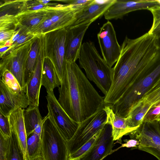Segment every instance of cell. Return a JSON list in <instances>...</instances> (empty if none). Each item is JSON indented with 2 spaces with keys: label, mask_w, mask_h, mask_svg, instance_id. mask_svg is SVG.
Listing matches in <instances>:
<instances>
[{
  "label": "cell",
  "mask_w": 160,
  "mask_h": 160,
  "mask_svg": "<svg viewBox=\"0 0 160 160\" xmlns=\"http://www.w3.org/2000/svg\"><path fill=\"white\" fill-rule=\"evenodd\" d=\"M160 6L158 0H116L104 14L105 18L110 20L121 18L131 12L148 10Z\"/></svg>",
  "instance_id": "7c38bea8"
},
{
  "label": "cell",
  "mask_w": 160,
  "mask_h": 160,
  "mask_svg": "<svg viewBox=\"0 0 160 160\" xmlns=\"http://www.w3.org/2000/svg\"><path fill=\"white\" fill-rule=\"evenodd\" d=\"M36 37L1 58L0 72L5 70L9 71L16 78L23 90H26L24 78L27 60Z\"/></svg>",
  "instance_id": "ba28073f"
},
{
  "label": "cell",
  "mask_w": 160,
  "mask_h": 160,
  "mask_svg": "<svg viewBox=\"0 0 160 160\" xmlns=\"http://www.w3.org/2000/svg\"><path fill=\"white\" fill-rule=\"evenodd\" d=\"M101 131L78 150L69 155L68 156V160H80L82 158L95 144L99 136Z\"/></svg>",
  "instance_id": "4dcf8cb0"
},
{
  "label": "cell",
  "mask_w": 160,
  "mask_h": 160,
  "mask_svg": "<svg viewBox=\"0 0 160 160\" xmlns=\"http://www.w3.org/2000/svg\"><path fill=\"white\" fill-rule=\"evenodd\" d=\"M140 104L147 105L150 109L160 105V75L131 109Z\"/></svg>",
  "instance_id": "cb8c5ba5"
},
{
  "label": "cell",
  "mask_w": 160,
  "mask_h": 160,
  "mask_svg": "<svg viewBox=\"0 0 160 160\" xmlns=\"http://www.w3.org/2000/svg\"><path fill=\"white\" fill-rule=\"evenodd\" d=\"M40 43L36 66L31 77L27 82L26 94L30 107H38L42 85V65L44 57L43 35L40 36Z\"/></svg>",
  "instance_id": "9a60e30c"
},
{
  "label": "cell",
  "mask_w": 160,
  "mask_h": 160,
  "mask_svg": "<svg viewBox=\"0 0 160 160\" xmlns=\"http://www.w3.org/2000/svg\"><path fill=\"white\" fill-rule=\"evenodd\" d=\"M116 0L93 1L79 12L76 19L71 26H77L92 23L104 15L109 8Z\"/></svg>",
  "instance_id": "ac0fdd59"
},
{
  "label": "cell",
  "mask_w": 160,
  "mask_h": 160,
  "mask_svg": "<svg viewBox=\"0 0 160 160\" xmlns=\"http://www.w3.org/2000/svg\"><path fill=\"white\" fill-rule=\"evenodd\" d=\"M23 1L6 0L0 4V16L8 14L16 15L21 11Z\"/></svg>",
  "instance_id": "f546056e"
},
{
  "label": "cell",
  "mask_w": 160,
  "mask_h": 160,
  "mask_svg": "<svg viewBox=\"0 0 160 160\" xmlns=\"http://www.w3.org/2000/svg\"><path fill=\"white\" fill-rule=\"evenodd\" d=\"M11 46H0V57H2L10 49Z\"/></svg>",
  "instance_id": "b9f144b4"
},
{
  "label": "cell",
  "mask_w": 160,
  "mask_h": 160,
  "mask_svg": "<svg viewBox=\"0 0 160 160\" xmlns=\"http://www.w3.org/2000/svg\"><path fill=\"white\" fill-rule=\"evenodd\" d=\"M97 38L102 58L112 67L120 56L121 47L112 23L108 21L100 28Z\"/></svg>",
  "instance_id": "8fae6325"
},
{
  "label": "cell",
  "mask_w": 160,
  "mask_h": 160,
  "mask_svg": "<svg viewBox=\"0 0 160 160\" xmlns=\"http://www.w3.org/2000/svg\"><path fill=\"white\" fill-rule=\"evenodd\" d=\"M23 116L27 137L33 132L41 136L43 125L48 115L42 118L38 107L28 106L23 109Z\"/></svg>",
  "instance_id": "ffe728a7"
},
{
  "label": "cell",
  "mask_w": 160,
  "mask_h": 160,
  "mask_svg": "<svg viewBox=\"0 0 160 160\" xmlns=\"http://www.w3.org/2000/svg\"><path fill=\"white\" fill-rule=\"evenodd\" d=\"M156 122H157L159 123H160V119L158 120Z\"/></svg>",
  "instance_id": "bcb514c9"
},
{
  "label": "cell",
  "mask_w": 160,
  "mask_h": 160,
  "mask_svg": "<svg viewBox=\"0 0 160 160\" xmlns=\"http://www.w3.org/2000/svg\"><path fill=\"white\" fill-rule=\"evenodd\" d=\"M40 43V35L37 36L32 45L27 60L24 78L26 85L35 69L38 55Z\"/></svg>",
  "instance_id": "484cf974"
},
{
  "label": "cell",
  "mask_w": 160,
  "mask_h": 160,
  "mask_svg": "<svg viewBox=\"0 0 160 160\" xmlns=\"http://www.w3.org/2000/svg\"><path fill=\"white\" fill-rule=\"evenodd\" d=\"M150 109L147 105L140 104L134 107L126 118L128 128L132 132L137 130L142 124L145 116Z\"/></svg>",
  "instance_id": "d4e9b609"
},
{
  "label": "cell",
  "mask_w": 160,
  "mask_h": 160,
  "mask_svg": "<svg viewBox=\"0 0 160 160\" xmlns=\"http://www.w3.org/2000/svg\"><path fill=\"white\" fill-rule=\"evenodd\" d=\"M78 60L87 78L94 82L105 96L111 85L113 68L101 57L93 42L82 43Z\"/></svg>",
  "instance_id": "3957f363"
},
{
  "label": "cell",
  "mask_w": 160,
  "mask_h": 160,
  "mask_svg": "<svg viewBox=\"0 0 160 160\" xmlns=\"http://www.w3.org/2000/svg\"><path fill=\"white\" fill-rule=\"evenodd\" d=\"M0 79L12 91L17 94L26 92V90L22 89L16 78L8 70L0 72Z\"/></svg>",
  "instance_id": "f1b7e54d"
},
{
  "label": "cell",
  "mask_w": 160,
  "mask_h": 160,
  "mask_svg": "<svg viewBox=\"0 0 160 160\" xmlns=\"http://www.w3.org/2000/svg\"><path fill=\"white\" fill-rule=\"evenodd\" d=\"M160 119V114L158 115L157 117L154 120V122H157L158 120Z\"/></svg>",
  "instance_id": "ee69618b"
},
{
  "label": "cell",
  "mask_w": 160,
  "mask_h": 160,
  "mask_svg": "<svg viewBox=\"0 0 160 160\" xmlns=\"http://www.w3.org/2000/svg\"><path fill=\"white\" fill-rule=\"evenodd\" d=\"M61 83L52 62L48 58L44 57L42 71V86L45 87L47 92L53 91L54 88L59 87Z\"/></svg>",
  "instance_id": "603a6c76"
},
{
  "label": "cell",
  "mask_w": 160,
  "mask_h": 160,
  "mask_svg": "<svg viewBox=\"0 0 160 160\" xmlns=\"http://www.w3.org/2000/svg\"><path fill=\"white\" fill-rule=\"evenodd\" d=\"M10 138H6L0 134V160H8Z\"/></svg>",
  "instance_id": "8d00e7d4"
},
{
  "label": "cell",
  "mask_w": 160,
  "mask_h": 160,
  "mask_svg": "<svg viewBox=\"0 0 160 160\" xmlns=\"http://www.w3.org/2000/svg\"><path fill=\"white\" fill-rule=\"evenodd\" d=\"M149 11L153 16V21L148 32L158 38L160 37V6L153 8Z\"/></svg>",
  "instance_id": "1f68e13d"
},
{
  "label": "cell",
  "mask_w": 160,
  "mask_h": 160,
  "mask_svg": "<svg viewBox=\"0 0 160 160\" xmlns=\"http://www.w3.org/2000/svg\"><path fill=\"white\" fill-rule=\"evenodd\" d=\"M48 17L51 19L55 30L66 29L75 21L79 11L71 4L57 3L47 6L45 9Z\"/></svg>",
  "instance_id": "4fadbf2b"
},
{
  "label": "cell",
  "mask_w": 160,
  "mask_h": 160,
  "mask_svg": "<svg viewBox=\"0 0 160 160\" xmlns=\"http://www.w3.org/2000/svg\"><path fill=\"white\" fill-rule=\"evenodd\" d=\"M17 30L12 29L0 30V46L4 45L7 41L11 39Z\"/></svg>",
  "instance_id": "ab89813d"
},
{
  "label": "cell",
  "mask_w": 160,
  "mask_h": 160,
  "mask_svg": "<svg viewBox=\"0 0 160 160\" xmlns=\"http://www.w3.org/2000/svg\"><path fill=\"white\" fill-rule=\"evenodd\" d=\"M91 24L70 26L67 29L65 60L76 62L78 59L84 36Z\"/></svg>",
  "instance_id": "e0dca14e"
},
{
  "label": "cell",
  "mask_w": 160,
  "mask_h": 160,
  "mask_svg": "<svg viewBox=\"0 0 160 160\" xmlns=\"http://www.w3.org/2000/svg\"><path fill=\"white\" fill-rule=\"evenodd\" d=\"M41 139V156L44 160H68L67 141L49 116L43 125Z\"/></svg>",
  "instance_id": "5b68a950"
},
{
  "label": "cell",
  "mask_w": 160,
  "mask_h": 160,
  "mask_svg": "<svg viewBox=\"0 0 160 160\" xmlns=\"http://www.w3.org/2000/svg\"><path fill=\"white\" fill-rule=\"evenodd\" d=\"M47 114L54 123L67 141L73 137L79 123L72 119L59 104L53 91L47 92Z\"/></svg>",
  "instance_id": "30bf717a"
},
{
  "label": "cell",
  "mask_w": 160,
  "mask_h": 160,
  "mask_svg": "<svg viewBox=\"0 0 160 160\" xmlns=\"http://www.w3.org/2000/svg\"><path fill=\"white\" fill-rule=\"evenodd\" d=\"M142 78L129 87L111 108L117 115L126 118L132 106L160 75V50L153 65Z\"/></svg>",
  "instance_id": "277c9868"
},
{
  "label": "cell",
  "mask_w": 160,
  "mask_h": 160,
  "mask_svg": "<svg viewBox=\"0 0 160 160\" xmlns=\"http://www.w3.org/2000/svg\"><path fill=\"white\" fill-rule=\"evenodd\" d=\"M107 115L106 124H110L112 127V136L114 141H120L124 135L132 132L127 126L126 118L116 114L111 106L107 104L103 109Z\"/></svg>",
  "instance_id": "44dd1931"
},
{
  "label": "cell",
  "mask_w": 160,
  "mask_h": 160,
  "mask_svg": "<svg viewBox=\"0 0 160 160\" xmlns=\"http://www.w3.org/2000/svg\"><path fill=\"white\" fill-rule=\"evenodd\" d=\"M19 108L9 116L11 129L16 133L24 154L25 160H29L27 147V135L24 124L23 111Z\"/></svg>",
  "instance_id": "d6986e66"
},
{
  "label": "cell",
  "mask_w": 160,
  "mask_h": 160,
  "mask_svg": "<svg viewBox=\"0 0 160 160\" xmlns=\"http://www.w3.org/2000/svg\"><path fill=\"white\" fill-rule=\"evenodd\" d=\"M41 136L35 132L27 137V147L29 159L38 156H41Z\"/></svg>",
  "instance_id": "4316f807"
},
{
  "label": "cell",
  "mask_w": 160,
  "mask_h": 160,
  "mask_svg": "<svg viewBox=\"0 0 160 160\" xmlns=\"http://www.w3.org/2000/svg\"><path fill=\"white\" fill-rule=\"evenodd\" d=\"M107 120L106 113L103 109L80 122L73 137L67 141L68 156L78 150L100 131L106 124Z\"/></svg>",
  "instance_id": "8992f818"
},
{
  "label": "cell",
  "mask_w": 160,
  "mask_h": 160,
  "mask_svg": "<svg viewBox=\"0 0 160 160\" xmlns=\"http://www.w3.org/2000/svg\"><path fill=\"white\" fill-rule=\"evenodd\" d=\"M0 134L6 138H10L11 135L9 116H5L0 113Z\"/></svg>",
  "instance_id": "d590c367"
},
{
  "label": "cell",
  "mask_w": 160,
  "mask_h": 160,
  "mask_svg": "<svg viewBox=\"0 0 160 160\" xmlns=\"http://www.w3.org/2000/svg\"><path fill=\"white\" fill-rule=\"evenodd\" d=\"M8 160H25L18 137L12 130Z\"/></svg>",
  "instance_id": "83f0119b"
},
{
  "label": "cell",
  "mask_w": 160,
  "mask_h": 160,
  "mask_svg": "<svg viewBox=\"0 0 160 160\" xmlns=\"http://www.w3.org/2000/svg\"><path fill=\"white\" fill-rule=\"evenodd\" d=\"M120 56L113 68L111 85L104 96L106 104L112 105L128 88L146 74L154 63L159 47L157 38L148 32L135 39L126 36Z\"/></svg>",
  "instance_id": "6da1fadb"
},
{
  "label": "cell",
  "mask_w": 160,
  "mask_h": 160,
  "mask_svg": "<svg viewBox=\"0 0 160 160\" xmlns=\"http://www.w3.org/2000/svg\"><path fill=\"white\" fill-rule=\"evenodd\" d=\"M18 26L29 32L44 21L47 18L45 9L37 11H22L17 14Z\"/></svg>",
  "instance_id": "7402d4cb"
},
{
  "label": "cell",
  "mask_w": 160,
  "mask_h": 160,
  "mask_svg": "<svg viewBox=\"0 0 160 160\" xmlns=\"http://www.w3.org/2000/svg\"><path fill=\"white\" fill-rule=\"evenodd\" d=\"M29 106L26 92L16 93L10 90L0 79V113L5 116L18 108L24 109Z\"/></svg>",
  "instance_id": "2e32d148"
},
{
  "label": "cell",
  "mask_w": 160,
  "mask_h": 160,
  "mask_svg": "<svg viewBox=\"0 0 160 160\" xmlns=\"http://www.w3.org/2000/svg\"><path fill=\"white\" fill-rule=\"evenodd\" d=\"M111 125L106 124L93 146L80 160H103L112 152L114 141Z\"/></svg>",
  "instance_id": "5bb4252c"
},
{
  "label": "cell",
  "mask_w": 160,
  "mask_h": 160,
  "mask_svg": "<svg viewBox=\"0 0 160 160\" xmlns=\"http://www.w3.org/2000/svg\"><path fill=\"white\" fill-rule=\"evenodd\" d=\"M29 160H44L41 156L40 155L29 159Z\"/></svg>",
  "instance_id": "7bdbcfd3"
},
{
  "label": "cell",
  "mask_w": 160,
  "mask_h": 160,
  "mask_svg": "<svg viewBox=\"0 0 160 160\" xmlns=\"http://www.w3.org/2000/svg\"><path fill=\"white\" fill-rule=\"evenodd\" d=\"M37 36L29 32H27L23 34L16 42L12 44L10 49L4 56L8 54L18 47L27 42Z\"/></svg>",
  "instance_id": "74e56055"
},
{
  "label": "cell",
  "mask_w": 160,
  "mask_h": 160,
  "mask_svg": "<svg viewBox=\"0 0 160 160\" xmlns=\"http://www.w3.org/2000/svg\"><path fill=\"white\" fill-rule=\"evenodd\" d=\"M67 33V29L64 28L43 34L44 57L52 62L61 82L65 61Z\"/></svg>",
  "instance_id": "52a82bcc"
},
{
  "label": "cell",
  "mask_w": 160,
  "mask_h": 160,
  "mask_svg": "<svg viewBox=\"0 0 160 160\" xmlns=\"http://www.w3.org/2000/svg\"><path fill=\"white\" fill-rule=\"evenodd\" d=\"M58 101L69 116L80 123L107 105L75 62L65 60Z\"/></svg>",
  "instance_id": "7a4b0ae2"
},
{
  "label": "cell",
  "mask_w": 160,
  "mask_h": 160,
  "mask_svg": "<svg viewBox=\"0 0 160 160\" xmlns=\"http://www.w3.org/2000/svg\"><path fill=\"white\" fill-rule=\"evenodd\" d=\"M128 135L130 139L138 140L137 149L146 152L160 160V126L156 122H143L137 130Z\"/></svg>",
  "instance_id": "9c48e42d"
},
{
  "label": "cell",
  "mask_w": 160,
  "mask_h": 160,
  "mask_svg": "<svg viewBox=\"0 0 160 160\" xmlns=\"http://www.w3.org/2000/svg\"><path fill=\"white\" fill-rule=\"evenodd\" d=\"M158 42V44L159 48H160V37L157 38Z\"/></svg>",
  "instance_id": "f6af8a7d"
},
{
  "label": "cell",
  "mask_w": 160,
  "mask_h": 160,
  "mask_svg": "<svg viewBox=\"0 0 160 160\" xmlns=\"http://www.w3.org/2000/svg\"><path fill=\"white\" fill-rule=\"evenodd\" d=\"M56 30L53 23L48 17L43 22L30 31L32 34L39 36L45 34L49 32Z\"/></svg>",
  "instance_id": "d6a6232c"
},
{
  "label": "cell",
  "mask_w": 160,
  "mask_h": 160,
  "mask_svg": "<svg viewBox=\"0 0 160 160\" xmlns=\"http://www.w3.org/2000/svg\"><path fill=\"white\" fill-rule=\"evenodd\" d=\"M123 141L124 142V143L122 144L118 148L113 150V153L122 148H131V150L137 149L138 146L140 144L139 141L135 139H124L123 140Z\"/></svg>",
  "instance_id": "60d3db41"
},
{
  "label": "cell",
  "mask_w": 160,
  "mask_h": 160,
  "mask_svg": "<svg viewBox=\"0 0 160 160\" xmlns=\"http://www.w3.org/2000/svg\"><path fill=\"white\" fill-rule=\"evenodd\" d=\"M159 125H160V123H159Z\"/></svg>",
  "instance_id": "7dc6e473"
},
{
  "label": "cell",
  "mask_w": 160,
  "mask_h": 160,
  "mask_svg": "<svg viewBox=\"0 0 160 160\" xmlns=\"http://www.w3.org/2000/svg\"><path fill=\"white\" fill-rule=\"evenodd\" d=\"M18 28L17 19L15 15L6 14L0 16V30H17Z\"/></svg>",
  "instance_id": "836d02e7"
},
{
  "label": "cell",
  "mask_w": 160,
  "mask_h": 160,
  "mask_svg": "<svg viewBox=\"0 0 160 160\" xmlns=\"http://www.w3.org/2000/svg\"><path fill=\"white\" fill-rule=\"evenodd\" d=\"M48 6L50 5L42 4L40 0H24L21 11H40L45 9Z\"/></svg>",
  "instance_id": "e575fe53"
},
{
  "label": "cell",
  "mask_w": 160,
  "mask_h": 160,
  "mask_svg": "<svg viewBox=\"0 0 160 160\" xmlns=\"http://www.w3.org/2000/svg\"><path fill=\"white\" fill-rule=\"evenodd\" d=\"M93 1V0H69L62 1L67 4H72L80 12Z\"/></svg>",
  "instance_id": "f35d334b"
}]
</instances>
